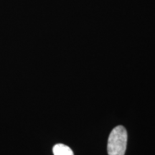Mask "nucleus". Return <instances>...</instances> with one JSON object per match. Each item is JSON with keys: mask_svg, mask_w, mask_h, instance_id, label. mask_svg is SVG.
I'll return each instance as SVG.
<instances>
[{"mask_svg": "<svg viewBox=\"0 0 155 155\" xmlns=\"http://www.w3.org/2000/svg\"><path fill=\"white\" fill-rule=\"evenodd\" d=\"M127 144V130L122 126H118L112 130L108 137L107 145L108 155H124Z\"/></svg>", "mask_w": 155, "mask_h": 155, "instance_id": "f257e3e1", "label": "nucleus"}, {"mask_svg": "<svg viewBox=\"0 0 155 155\" xmlns=\"http://www.w3.org/2000/svg\"><path fill=\"white\" fill-rule=\"evenodd\" d=\"M53 152L54 155H74L72 150L63 144H57L53 147Z\"/></svg>", "mask_w": 155, "mask_h": 155, "instance_id": "f03ea898", "label": "nucleus"}]
</instances>
